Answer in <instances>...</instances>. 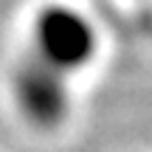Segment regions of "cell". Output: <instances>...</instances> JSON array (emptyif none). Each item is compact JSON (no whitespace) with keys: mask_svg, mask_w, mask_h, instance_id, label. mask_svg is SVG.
<instances>
[{"mask_svg":"<svg viewBox=\"0 0 152 152\" xmlns=\"http://www.w3.org/2000/svg\"><path fill=\"white\" fill-rule=\"evenodd\" d=\"M102 51L96 20L71 0H45L28 20V56L76 79L90 71Z\"/></svg>","mask_w":152,"mask_h":152,"instance_id":"1","label":"cell"},{"mask_svg":"<svg viewBox=\"0 0 152 152\" xmlns=\"http://www.w3.org/2000/svg\"><path fill=\"white\" fill-rule=\"evenodd\" d=\"M73 79L42 65L34 56H23L9 76V96L14 113L37 132H56L73 115Z\"/></svg>","mask_w":152,"mask_h":152,"instance_id":"2","label":"cell"}]
</instances>
